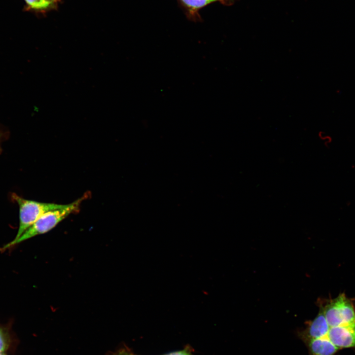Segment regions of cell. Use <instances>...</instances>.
<instances>
[{
  "label": "cell",
  "instance_id": "10",
  "mask_svg": "<svg viewBox=\"0 0 355 355\" xmlns=\"http://www.w3.org/2000/svg\"><path fill=\"white\" fill-rule=\"evenodd\" d=\"M9 344L7 335L0 326V353H3L8 348Z\"/></svg>",
  "mask_w": 355,
  "mask_h": 355
},
{
  "label": "cell",
  "instance_id": "6",
  "mask_svg": "<svg viewBox=\"0 0 355 355\" xmlns=\"http://www.w3.org/2000/svg\"><path fill=\"white\" fill-rule=\"evenodd\" d=\"M183 8L186 16L191 20L198 21L201 20L199 11L205 6L214 2L219 1L223 3L229 2L232 0H177Z\"/></svg>",
  "mask_w": 355,
  "mask_h": 355
},
{
  "label": "cell",
  "instance_id": "3",
  "mask_svg": "<svg viewBox=\"0 0 355 355\" xmlns=\"http://www.w3.org/2000/svg\"><path fill=\"white\" fill-rule=\"evenodd\" d=\"M322 305L323 313L330 327L349 325L355 322V310L351 301L344 294Z\"/></svg>",
  "mask_w": 355,
  "mask_h": 355
},
{
  "label": "cell",
  "instance_id": "7",
  "mask_svg": "<svg viewBox=\"0 0 355 355\" xmlns=\"http://www.w3.org/2000/svg\"><path fill=\"white\" fill-rule=\"evenodd\" d=\"M304 343L308 348L309 355H334L339 350L327 337Z\"/></svg>",
  "mask_w": 355,
  "mask_h": 355
},
{
  "label": "cell",
  "instance_id": "11",
  "mask_svg": "<svg viewBox=\"0 0 355 355\" xmlns=\"http://www.w3.org/2000/svg\"><path fill=\"white\" fill-rule=\"evenodd\" d=\"M6 134H5L4 131L0 129V154L1 152L2 149L1 147V142L4 140L5 138H6Z\"/></svg>",
  "mask_w": 355,
  "mask_h": 355
},
{
  "label": "cell",
  "instance_id": "12",
  "mask_svg": "<svg viewBox=\"0 0 355 355\" xmlns=\"http://www.w3.org/2000/svg\"><path fill=\"white\" fill-rule=\"evenodd\" d=\"M0 355H5L3 353H0Z\"/></svg>",
  "mask_w": 355,
  "mask_h": 355
},
{
  "label": "cell",
  "instance_id": "5",
  "mask_svg": "<svg viewBox=\"0 0 355 355\" xmlns=\"http://www.w3.org/2000/svg\"><path fill=\"white\" fill-rule=\"evenodd\" d=\"M327 337L339 349L355 348V322L330 327Z\"/></svg>",
  "mask_w": 355,
  "mask_h": 355
},
{
  "label": "cell",
  "instance_id": "8",
  "mask_svg": "<svg viewBox=\"0 0 355 355\" xmlns=\"http://www.w3.org/2000/svg\"><path fill=\"white\" fill-rule=\"evenodd\" d=\"M191 347L187 345L183 349L168 353L162 355H196ZM108 355H138L134 353L127 347H123L115 352H110Z\"/></svg>",
  "mask_w": 355,
  "mask_h": 355
},
{
  "label": "cell",
  "instance_id": "2",
  "mask_svg": "<svg viewBox=\"0 0 355 355\" xmlns=\"http://www.w3.org/2000/svg\"><path fill=\"white\" fill-rule=\"evenodd\" d=\"M13 201L19 209V225L17 234L12 240L16 241L43 214L50 211L63 208L67 204L44 203L26 199L15 193L11 194Z\"/></svg>",
  "mask_w": 355,
  "mask_h": 355
},
{
  "label": "cell",
  "instance_id": "1",
  "mask_svg": "<svg viewBox=\"0 0 355 355\" xmlns=\"http://www.w3.org/2000/svg\"><path fill=\"white\" fill-rule=\"evenodd\" d=\"M86 197L87 194H84L75 201L67 204L66 206L63 208L46 212L27 229L18 239L14 241H11L1 249L5 250L30 238L48 232L70 214L78 212L81 202Z\"/></svg>",
  "mask_w": 355,
  "mask_h": 355
},
{
  "label": "cell",
  "instance_id": "4",
  "mask_svg": "<svg viewBox=\"0 0 355 355\" xmlns=\"http://www.w3.org/2000/svg\"><path fill=\"white\" fill-rule=\"evenodd\" d=\"M305 329L298 331V336L305 342L307 341L327 337L330 327L325 319L321 304L319 312L312 320L307 321Z\"/></svg>",
  "mask_w": 355,
  "mask_h": 355
},
{
  "label": "cell",
  "instance_id": "9",
  "mask_svg": "<svg viewBox=\"0 0 355 355\" xmlns=\"http://www.w3.org/2000/svg\"><path fill=\"white\" fill-rule=\"evenodd\" d=\"M28 6L35 10L43 11L54 8L59 0H24Z\"/></svg>",
  "mask_w": 355,
  "mask_h": 355
}]
</instances>
